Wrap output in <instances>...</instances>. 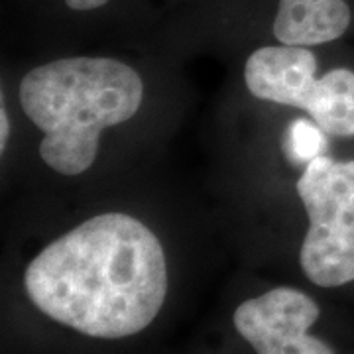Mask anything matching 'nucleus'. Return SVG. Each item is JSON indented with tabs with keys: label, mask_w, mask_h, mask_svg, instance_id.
<instances>
[{
	"label": "nucleus",
	"mask_w": 354,
	"mask_h": 354,
	"mask_svg": "<svg viewBox=\"0 0 354 354\" xmlns=\"http://www.w3.org/2000/svg\"><path fill=\"white\" fill-rule=\"evenodd\" d=\"M28 299L51 321L91 339L148 329L167 295L164 246L127 213H101L51 241L26 266Z\"/></svg>",
	"instance_id": "f257e3e1"
},
{
	"label": "nucleus",
	"mask_w": 354,
	"mask_h": 354,
	"mask_svg": "<svg viewBox=\"0 0 354 354\" xmlns=\"http://www.w3.org/2000/svg\"><path fill=\"white\" fill-rule=\"evenodd\" d=\"M18 99L44 134V164L75 177L95 164L102 132L138 114L144 81L134 67L113 57H64L30 69Z\"/></svg>",
	"instance_id": "f03ea898"
},
{
	"label": "nucleus",
	"mask_w": 354,
	"mask_h": 354,
	"mask_svg": "<svg viewBox=\"0 0 354 354\" xmlns=\"http://www.w3.org/2000/svg\"><path fill=\"white\" fill-rule=\"evenodd\" d=\"M307 215L299 262L305 278L319 288L354 281V160L317 156L297 179Z\"/></svg>",
	"instance_id": "7ed1b4c3"
},
{
	"label": "nucleus",
	"mask_w": 354,
	"mask_h": 354,
	"mask_svg": "<svg viewBox=\"0 0 354 354\" xmlns=\"http://www.w3.org/2000/svg\"><path fill=\"white\" fill-rule=\"evenodd\" d=\"M319 315L311 295L281 286L242 301L232 323L256 354H335L327 342L309 335Z\"/></svg>",
	"instance_id": "20e7f679"
},
{
	"label": "nucleus",
	"mask_w": 354,
	"mask_h": 354,
	"mask_svg": "<svg viewBox=\"0 0 354 354\" xmlns=\"http://www.w3.org/2000/svg\"><path fill=\"white\" fill-rule=\"evenodd\" d=\"M317 81V57L305 46H264L244 64V83L256 99L299 111H307Z\"/></svg>",
	"instance_id": "39448f33"
},
{
	"label": "nucleus",
	"mask_w": 354,
	"mask_h": 354,
	"mask_svg": "<svg viewBox=\"0 0 354 354\" xmlns=\"http://www.w3.org/2000/svg\"><path fill=\"white\" fill-rule=\"evenodd\" d=\"M353 20L344 0H279L274 36L286 46H323L348 30Z\"/></svg>",
	"instance_id": "423d86ee"
},
{
	"label": "nucleus",
	"mask_w": 354,
	"mask_h": 354,
	"mask_svg": "<svg viewBox=\"0 0 354 354\" xmlns=\"http://www.w3.org/2000/svg\"><path fill=\"white\" fill-rule=\"evenodd\" d=\"M305 113L325 134L354 136V71L346 67L330 69L317 81Z\"/></svg>",
	"instance_id": "0eeeda50"
},
{
	"label": "nucleus",
	"mask_w": 354,
	"mask_h": 354,
	"mask_svg": "<svg viewBox=\"0 0 354 354\" xmlns=\"http://www.w3.org/2000/svg\"><path fill=\"white\" fill-rule=\"evenodd\" d=\"M325 146L323 130L315 122L295 120L290 128V153L299 162H311L321 156V148Z\"/></svg>",
	"instance_id": "6e6552de"
},
{
	"label": "nucleus",
	"mask_w": 354,
	"mask_h": 354,
	"mask_svg": "<svg viewBox=\"0 0 354 354\" xmlns=\"http://www.w3.org/2000/svg\"><path fill=\"white\" fill-rule=\"evenodd\" d=\"M109 0H65V4L71 10H79V12H87V10H97L104 6Z\"/></svg>",
	"instance_id": "1a4fd4ad"
},
{
	"label": "nucleus",
	"mask_w": 354,
	"mask_h": 354,
	"mask_svg": "<svg viewBox=\"0 0 354 354\" xmlns=\"http://www.w3.org/2000/svg\"><path fill=\"white\" fill-rule=\"evenodd\" d=\"M8 138H10V120H8L6 106H4V102H2V109H0V150H2V152L6 150Z\"/></svg>",
	"instance_id": "9d476101"
}]
</instances>
